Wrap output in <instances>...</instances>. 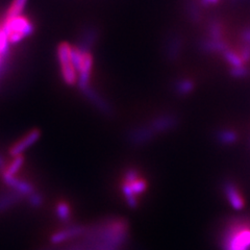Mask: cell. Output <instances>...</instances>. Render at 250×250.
<instances>
[{
  "label": "cell",
  "mask_w": 250,
  "mask_h": 250,
  "mask_svg": "<svg viewBox=\"0 0 250 250\" xmlns=\"http://www.w3.org/2000/svg\"><path fill=\"white\" fill-rule=\"evenodd\" d=\"M222 250H250V219L230 218L219 234Z\"/></svg>",
  "instance_id": "1"
},
{
  "label": "cell",
  "mask_w": 250,
  "mask_h": 250,
  "mask_svg": "<svg viewBox=\"0 0 250 250\" xmlns=\"http://www.w3.org/2000/svg\"><path fill=\"white\" fill-rule=\"evenodd\" d=\"M120 189L123 197L130 208H137L140 196L148 189V182L134 167L126 168L121 178Z\"/></svg>",
  "instance_id": "2"
},
{
  "label": "cell",
  "mask_w": 250,
  "mask_h": 250,
  "mask_svg": "<svg viewBox=\"0 0 250 250\" xmlns=\"http://www.w3.org/2000/svg\"><path fill=\"white\" fill-rule=\"evenodd\" d=\"M5 31L11 44L19 43L31 34H34L35 25L26 16H17V17L4 19L1 25Z\"/></svg>",
  "instance_id": "3"
},
{
  "label": "cell",
  "mask_w": 250,
  "mask_h": 250,
  "mask_svg": "<svg viewBox=\"0 0 250 250\" xmlns=\"http://www.w3.org/2000/svg\"><path fill=\"white\" fill-rule=\"evenodd\" d=\"M58 60L61 67L62 77L68 85L77 84L78 76L72 61V46L67 42H62L58 46Z\"/></svg>",
  "instance_id": "4"
},
{
  "label": "cell",
  "mask_w": 250,
  "mask_h": 250,
  "mask_svg": "<svg viewBox=\"0 0 250 250\" xmlns=\"http://www.w3.org/2000/svg\"><path fill=\"white\" fill-rule=\"evenodd\" d=\"M148 125L158 136L159 134H165L174 129L178 125V118L174 114H162L151 119Z\"/></svg>",
  "instance_id": "5"
},
{
  "label": "cell",
  "mask_w": 250,
  "mask_h": 250,
  "mask_svg": "<svg viewBox=\"0 0 250 250\" xmlns=\"http://www.w3.org/2000/svg\"><path fill=\"white\" fill-rule=\"evenodd\" d=\"M40 137H41V131L39 129L34 128V129L29 130L24 136L21 137L17 141V142L14 143L10 147V149H9L10 155L12 156V158H14V156L22 154L26 149H28L29 147L33 146L37 142V141L40 139Z\"/></svg>",
  "instance_id": "6"
},
{
  "label": "cell",
  "mask_w": 250,
  "mask_h": 250,
  "mask_svg": "<svg viewBox=\"0 0 250 250\" xmlns=\"http://www.w3.org/2000/svg\"><path fill=\"white\" fill-rule=\"evenodd\" d=\"M222 190L224 192V195L226 199L229 202V205L236 209H242L244 208V198L242 196V194L239 190L237 185L232 181L226 179V181L222 185Z\"/></svg>",
  "instance_id": "7"
},
{
  "label": "cell",
  "mask_w": 250,
  "mask_h": 250,
  "mask_svg": "<svg viewBox=\"0 0 250 250\" xmlns=\"http://www.w3.org/2000/svg\"><path fill=\"white\" fill-rule=\"evenodd\" d=\"M155 137L156 135L154 134V131L149 127L148 124L135 127L128 135L129 142H131L134 145H143L145 143L150 142Z\"/></svg>",
  "instance_id": "8"
},
{
  "label": "cell",
  "mask_w": 250,
  "mask_h": 250,
  "mask_svg": "<svg viewBox=\"0 0 250 250\" xmlns=\"http://www.w3.org/2000/svg\"><path fill=\"white\" fill-rule=\"evenodd\" d=\"M84 232H87V229L83 228V226H81V225L67 226V228L54 232L51 236V242L54 244L62 243V242H66L75 237L82 236V234Z\"/></svg>",
  "instance_id": "9"
},
{
  "label": "cell",
  "mask_w": 250,
  "mask_h": 250,
  "mask_svg": "<svg viewBox=\"0 0 250 250\" xmlns=\"http://www.w3.org/2000/svg\"><path fill=\"white\" fill-rule=\"evenodd\" d=\"M217 141L225 146L232 145L238 141V134L233 129L223 128L217 131Z\"/></svg>",
  "instance_id": "10"
},
{
  "label": "cell",
  "mask_w": 250,
  "mask_h": 250,
  "mask_svg": "<svg viewBox=\"0 0 250 250\" xmlns=\"http://www.w3.org/2000/svg\"><path fill=\"white\" fill-rule=\"evenodd\" d=\"M24 162H25V159L24 156H23V154L14 156L13 160L9 164H6L5 168L0 172V173H6V174L16 176V174H18L20 169L23 167V165H24Z\"/></svg>",
  "instance_id": "11"
},
{
  "label": "cell",
  "mask_w": 250,
  "mask_h": 250,
  "mask_svg": "<svg viewBox=\"0 0 250 250\" xmlns=\"http://www.w3.org/2000/svg\"><path fill=\"white\" fill-rule=\"evenodd\" d=\"M27 3V0H12V2L5 13L4 19L14 18L17 16L22 15L23 11L25 9V5Z\"/></svg>",
  "instance_id": "12"
},
{
  "label": "cell",
  "mask_w": 250,
  "mask_h": 250,
  "mask_svg": "<svg viewBox=\"0 0 250 250\" xmlns=\"http://www.w3.org/2000/svg\"><path fill=\"white\" fill-rule=\"evenodd\" d=\"M195 87L194 82L191 78H179L175 82V92L181 96H186L190 94Z\"/></svg>",
  "instance_id": "13"
},
{
  "label": "cell",
  "mask_w": 250,
  "mask_h": 250,
  "mask_svg": "<svg viewBox=\"0 0 250 250\" xmlns=\"http://www.w3.org/2000/svg\"><path fill=\"white\" fill-rule=\"evenodd\" d=\"M57 217L62 222H67L70 220L72 215V209L69 203L65 200H60L56 206Z\"/></svg>",
  "instance_id": "14"
},
{
  "label": "cell",
  "mask_w": 250,
  "mask_h": 250,
  "mask_svg": "<svg viewBox=\"0 0 250 250\" xmlns=\"http://www.w3.org/2000/svg\"><path fill=\"white\" fill-rule=\"evenodd\" d=\"M20 198H22L18 193H16L15 191L2 195L0 196V210H3L11 208L12 206H14L16 202H17Z\"/></svg>",
  "instance_id": "15"
},
{
  "label": "cell",
  "mask_w": 250,
  "mask_h": 250,
  "mask_svg": "<svg viewBox=\"0 0 250 250\" xmlns=\"http://www.w3.org/2000/svg\"><path fill=\"white\" fill-rule=\"evenodd\" d=\"M181 49H182V41L179 40L177 37H173L172 39H170L167 46L168 58L172 60L176 59L179 52H181Z\"/></svg>",
  "instance_id": "16"
},
{
  "label": "cell",
  "mask_w": 250,
  "mask_h": 250,
  "mask_svg": "<svg viewBox=\"0 0 250 250\" xmlns=\"http://www.w3.org/2000/svg\"><path fill=\"white\" fill-rule=\"evenodd\" d=\"M10 44L11 43L9 41V38H7L6 33L1 27L0 28V56L5 57V58L9 56Z\"/></svg>",
  "instance_id": "17"
},
{
  "label": "cell",
  "mask_w": 250,
  "mask_h": 250,
  "mask_svg": "<svg viewBox=\"0 0 250 250\" xmlns=\"http://www.w3.org/2000/svg\"><path fill=\"white\" fill-rule=\"evenodd\" d=\"M229 72H230V75L233 76L234 78H244L249 74V69L247 68V66L231 68Z\"/></svg>",
  "instance_id": "18"
},
{
  "label": "cell",
  "mask_w": 250,
  "mask_h": 250,
  "mask_svg": "<svg viewBox=\"0 0 250 250\" xmlns=\"http://www.w3.org/2000/svg\"><path fill=\"white\" fill-rule=\"evenodd\" d=\"M27 199H28L29 205H30L31 207H34V208L40 207V206L42 205V202H43V198H42V196H41V194L38 193L37 191H36L35 193L31 194L30 196H28Z\"/></svg>",
  "instance_id": "19"
},
{
  "label": "cell",
  "mask_w": 250,
  "mask_h": 250,
  "mask_svg": "<svg viewBox=\"0 0 250 250\" xmlns=\"http://www.w3.org/2000/svg\"><path fill=\"white\" fill-rule=\"evenodd\" d=\"M201 2L205 5H208V4H215L218 2V0H201Z\"/></svg>",
  "instance_id": "20"
},
{
  "label": "cell",
  "mask_w": 250,
  "mask_h": 250,
  "mask_svg": "<svg viewBox=\"0 0 250 250\" xmlns=\"http://www.w3.org/2000/svg\"><path fill=\"white\" fill-rule=\"evenodd\" d=\"M4 60H5V57L0 56V69H1V67H2L3 64H4Z\"/></svg>",
  "instance_id": "21"
}]
</instances>
